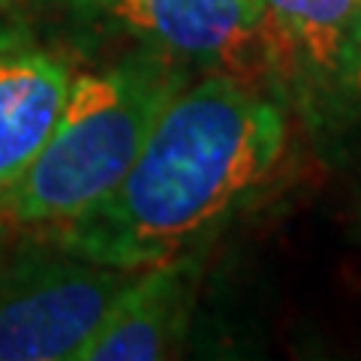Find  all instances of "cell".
<instances>
[{
  "label": "cell",
  "mask_w": 361,
  "mask_h": 361,
  "mask_svg": "<svg viewBox=\"0 0 361 361\" xmlns=\"http://www.w3.org/2000/svg\"><path fill=\"white\" fill-rule=\"evenodd\" d=\"M283 148L286 118L265 90L205 73L172 97L118 187L45 241L127 271L193 253L274 175Z\"/></svg>",
  "instance_id": "obj_1"
},
{
  "label": "cell",
  "mask_w": 361,
  "mask_h": 361,
  "mask_svg": "<svg viewBox=\"0 0 361 361\" xmlns=\"http://www.w3.org/2000/svg\"><path fill=\"white\" fill-rule=\"evenodd\" d=\"M184 85V63L166 51L73 75L49 142L0 190V244L45 241L106 199Z\"/></svg>",
  "instance_id": "obj_2"
},
{
  "label": "cell",
  "mask_w": 361,
  "mask_h": 361,
  "mask_svg": "<svg viewBox=\"0 0 361 361\" xmlns=\"http://www.w3.org/2000/svg\"><path fill=\"white\" fill-rule=\"evenodd\" d=\"M0 265V361H75L135 271L25 241Z\"/></svg>",
  "instance_id": "obj_3"
},
{
  "label": "cell",
  "mask_w": 361,
  "mask_h": 361,
  "mask_svg": "<svg viewBox=\"0 0 361 361\" xmlns=\"http://www.w3.org/2000/svg\"><path fill=\"white\" fill-rule=\"evenodd\" d=\"M106 9L157 49L202 73L265 90L283 78L262 0H103Z\"/></svg>",
  "instance_id": "obj_4"
},
{
  "label": "cell",
  "mask_w": 361,
  "mask_h": 361,
  "mask_svg": "<svg viewBox=\"0 0 361 361\" xmlns=\"http://www.w3.org/2000/svg\"><path fill=\"white\" fill-rule=\"evenodd\" d=\"M199 283V250L135 271L75 361L175 358L193 325Z\"/></svg>",
  "instance_id": "obj_5"
},
{
  "label": "cell",
  "mask_w": 361,
  "mask_h": 361,
  "mask_svg": "<svg viewBox=\"0 0 361 361\" xmlns=\"http://www.w3.org/2000/svg\"><path fill=\"white\" fill-rule=\"evenodd\" d=\"M73 85V66L49 51L0 49V190L37 160Z\"/></svg>",
  "instance_id": "obj_6"
},
{
  "label": "cell",
  "mask_w": 361,
  "mask_h": 361,
  "mask_svg": "<svg viewBox=\"0 0 361 361\" xmlns=\"http://www.w3.org/2000/svg\"><path fill=\"white\" fill-rule=\"evenodd\" d=\"M262 6L280 51L283 78L337 73L361 0H262Z\"/></svg>",
  "instance_id": "obj_7"
},
{
  "label": "cell",
  "mask_w": 361,
  "mask_h": 361,
  "mask_svg": "<svg viewBox=\"0 0 361 361\" xmlns=\"http://www.w3.org/2000/svg\"><path fill=\"white\" fill-rule=\"evenodd\" d=\"M334 78H337V87H341V97L346 99V106L361 111V6L353 18V27L346 33L343 54H341V63H337Z\"/></svg>",
  "instance_id": "obj_8"
},
{
  "label": "cell",
  "mask_w": 361,
  "mask_h": 361,
  "mask_svg": "<svg viewBox=\"0 0 361 361\" xmlns=\"http://www.w3.org/2000/svg\"><path fill=\"white\" fill-rule=\"evenodd\" d=\"M27 0H0V49L16 45V30H18V16L25 13Z\"/></svg>",
  "instance_id": "obj_9"
}]
</instances>
